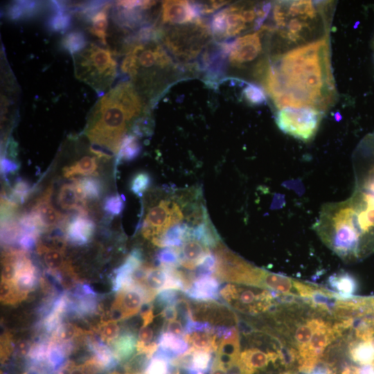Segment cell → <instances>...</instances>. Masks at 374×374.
<instances>
[{"label": "cell", "mask_w": 374, "mask_h": 374, "mask_svg": "<svg viewBox=\"0 0 374 374\" xmlns=\"http://www.w3.org/2000/svg\"><path fill=\"white\" fill-rule=\"evenodd\" d=\"M111 3H89L80 7V17L87 24L89 32L98 39L100 44L107 46L109 15L112 10Z\"/></svg>", "instance_id": "9a60e30c"}, {"label": "cell", "mask_w": 374, "mask_h": 374, "mask_svg": "<svg viewBox=\"0 0 374 374\" xmlns=\"http://www.w3.org/2000/svg\"><path fill=\"white\" fill-rule=\"evenodd\" d=\"M270 3L238 2L217 11L210 21V30L217 42L253 28H260L271 10Z\"/></svg>", "instance_id": "8992f818"}, {"label": "cell", "mask_w": 374, "mask_h": 374, "mask_svg": "<svg viewBox=\"0 0 374 374\" xmlns=\"http://www.w3.org/2000/svg\"><path fill=\"white\" fill-rule=\"evenodd\" d=\"M253 76L278 110L308 107L322 112L336 95L326 36L261 60Z\"/></svg>", "instance_id": "6da1fadb"}, {"label": "cell", "mask_w": 374, "mask_h": 374, "mask_svg": "<svg viewBox=\"0 0 374 374\" xmlns=\"http://www.w3.org/2000/svg\"><path fill=\"white\" fill-rule=\"evenodd\" d=\"M216 260L215 274L219 279L238 284L260 287L263 269L249 263L219 244L215 248Z\"/></svg>", "instance_id": "30bf717a"}, {"label": "cell", "mask_w": 374, "mask_h": 374, "mask_svg": "<svg viewBox=\"0 0 374 374\" xmlns=\"http://www.w3.org/2000/svg\"><path fill=\"white\" fill-rule=\"evenodd\" d=\"M155 1H118L112 5V18L118 29L134 30L153 25L150 10Z\"/></svg>", "instance_id": "7c38bea8"}, {"label": "cell", "mask_w": 374, "mask_h": 374, "mask_svg": "<svg viewBox=\"0 0 374 374\" xmlns=\"http://www.w3.org/2000/svg\"><path fill=\"white\" fill-rule=\"evenodd\" d=\"M72 180L82 206H87V200H96L100 197L103 186L96 178L91 176Z\"/></svg>", "instance_id": "484cf974"}, {"label": "cell", "mask_w": 374, "mask_h": 374, "mask_svg": "<svg viewBox=\"0 0 374 374\" xmlns=\"http://www.w3.org/2000/svg\"><path fill=\"white\" fill-rule=\"evenodd\" d=\"M18 168V164L15 163L13 161L6 158L1 159V170L4 175L14 172L15 171L17 170Z\"/></svg>", "instance_id": "bcb514c9"}, {"label": "cell", "mask_w": 374, "mask_h": 374, "mask_svg": "<svg viewBox=\"0 0 374 374\" xmlns=\"http://www.w3.org/2000/svg\"><path fill=\"white\" fill-rule=\"evenodd\" d=\"M324 3L312 1H277L272 8V17L278 36L288 44H298L313 38L317 29L326 27Z\"/></svg>", "instance_id": "277c9868"}, {"label": "cell", "mask_w": 374, "mask_h": 374, "mask_svg": "<svg viewBox=\"0 0 374 374\" xmlns=\"http://www.w3.org/2000/svg\"><path fill=\"white\" fill-rule=\"evenodd\" d=\"M329 283L335 290V293L343 298L351 297L356 289L353 276L344 271L330 276Z\"/></svg>", "instance_id": "f1b7e54d"}, {"label": "cell", "mask_w": 374, "mask_h": 374, "mask_svg": "<svg viewBox=\"0 0 374 374\" xmlns=\"http://www.w3.org/2000/svg\"><path fill=\"white\" fill-rule=\"evenodd\" d=\"M166 332L175 335L182 337L185 335V328L179 320L174 319L168 321L166 324Z\"/></svg>", "instance_id": "f6af8a7d"}, {"label": "cell", "mask_w": 374, "mask_h": 374, "mask_svg": "<svg viewBox=\"0 0 374 374\" xmlns=\"http://www.w3.org/2000/svg\"><path fill=\"white\" fill-rule=\"evenodd\" d=\"M179 290L172 289H166L160 291L157 296V302L161 307L168 305H176L178 301L181 299Z\"/></svg>", "instance_id": "60d3db41"}, {"label": "cell", "mask_w": 374, "mask_h": 374, "mask_svg": "<svg viewBox=\"0 0 374 374\" xmlns=\"http://www.w3.org/2000/svg\"><path fill=\"white\" fill-rule=\"evenodd\" d=\"M373 55H374V39H373Z\"/></svg>", "instance_id": "816d5d0a"}, {"label": "cell", "mask_w": 374, "mask_h": 374, "mask_svg": "<svg viewBox=\"0 0 374 374\" xmlns=\"http://www.w3.org/2000/svg\"><path fill=\"white\" fill-rule=\"evenodd\" d=\"M220 294L231 308L250 315L271 310L277 297L267 289L242 284H227L220 290Z\"/></svg>", "instance_id": "9c48e42d"}, {"label": "cell", "mask_w": 374, "mask_h": 374, "mask_svg": "<svg viewBox=\"0 0 374 374\" xmlns=\"http://www.w3.org/2000/svg\"><path fill=\"white\" fill-rule=\"evenodd\" d=\"M63 229L68 240L73 244H83L93 235L95 224L87 215L76 211V215L72 217L65 216Z\"/></svg>", "instance_id": "ac0fdd59"}, {"label": "cell", "mask_w": 374, "mask_h": 374, "mask_svg": "<svg viewBox=\"0 0 374 374\" xmlns=\"http://www.w3.org/2000/svg\"><path fill=\"white\" fill-rule=\"evenodd\" d=\"M188 238L198 240L208 249L215 248L220 243V236L208 216L194 226H191Z\"/></svg>", "instance_id": "4316f807"}, {"label": "cell", "mask_w": 374, "mask_h": 374, "mask_svg": "<svg viewBox=\"0 0 374 374\" xmlns=\"http://www.w3.org/2000/svg\"><path fill=\"white\" fill-rule=\"evenodd\" d=\"M118 331L119 327L116 321H109L103 326L102 337L107 341H111L117 336Z\"/></svg>", "instance_id": "ee69618b"}, {"label": "cell", "mask_w": 374, "mask_h": 374, "mask_svg": "<svg viewBox=\"0 0 374 374\" xmlns=\"http://www.w3.org/2000/svg\"><path fill=\"white\" fill-rule=\"evenodd\" d=\"M52 193L53 188L50 186L36 199L29 212L35 217L41 231H51L61 226L65 218V215L51 204L50 200Z\"/></svg>", "instance_id": "e0dca14e"}, {"label": "cell", "mask_w": 374, "mask_h": 374, "mask_svg": "<svg viewBox=\"0 0 374 374\" xmlns=\"http://www.w3.org/2000/svg\"><path fill=\"white\" fill-rule=\"evenodd\" d=\"M102 159L91 152L89 146L87 154L82 156L71 165L63 168V175L64 177L71 179L77 176H96L98 161Z\"/></svg>", "instance_id": "cb8c5ba5"}, {"label": "cell", "mask_w": 374, "mask_h": 374, "mask_svg": "<svg viewBox=\"0 0 374 374\" xmlns=\"http://www.w3.org/2000/svg\"><path fill=\"white\" fill-rule=\"evenodd\" d=\"M141 145L139 137L127 134L122 141L119 151L116 155V163L121 161H130L136 159L141 152Z\"/></svg>", "instance_id": "f546056e"}, {"label": "cell", "mask_w": 374, "mask_h": 374, "mask_svg": "<svg viewBox=\"0 0 374 374\" xmlns=\"http://www.w3.org/2000/svg\"><path fill=\"white\" fill-rule=\"evenodd\" d=\"M145 298H147L148 301L151 300L148 292L142 286L135 284L119 294L114 304V308L121 311L123 317L127 318L136 314L140 310Z\"/></svg>", "instance_id": "d6986e66"}, {"label": "cell", "mask_w": 374, "mask_h": 374, "mask_svg": "<svg viewBox=\"0 0 374 374\" xmlns=\"http://www.w3.org/2000/svg\"><path fill=\"white\" fill-rule=\"evenodd\" d=\"M169 364L165 358L155 355L147 366L145 374H168Z\"/></svg>", "instance_id": "b9f144b4"}, {"label": "cell", "mask_w": 374, "mask_h": 374, "mask_svg": "<svg viewBox=\"0 0 374 374\" xmlns=\"http://www.w3.org/2000/svg\"><path fill=\"white\" fill-rule=\"evenodd\" d=\"M38 251L43 254L44 262L50 269L56 271L65 266L62 249L48 248L41 244L38 246Z\"/></svg>", "instance_id": "d6a6232c"}, {"label": "cell", "mask_w": 374, "mask_h": 374, "mask_svg": "<svg viewBox=\"0 0 374 374\" xmlns=\"http://www.w3.org/2000/svg\"><path fill=\"white\" fill-rule=\"evenodd\" d=\"M191 226L185 222L175 224L151 241L159 247H179L188 238Z\"/></svg>", "instance_id": "d4e9b609"}, {"label": "cell", "mask_w": 374, "mask_h": 374, "mask_svg": "<svg viewBox=\"0 0 374 374\" xmlns=\"http://www.w3.org/2000/svg\"><path fill=\"white\" fill-rule=\"evenodd\" d=\"M57 202L64 210L76 211L82 207L87 208L82 205L73 182L61 186L57 195Z\"/></svg>", "instance_id": "1f68e13d"}, {"label": "cell", "mask_w": 374, "mask_h": 374, "mask_svg": "<svg viewBox=\"0 0 374 374\" xmlns=\"http://www.w3.org/2000/svg\"><path fill=\"white\" fill-rule=\"evenodd\" d=\"M322 118V112L308 107H286L279 109L276 123L284 133L304 142L315 136Z\"/></svg>", "instance_id": "8fae6325"}, {"label": "cell", "mask_w": 374, "mask_h": 374, "mask_svg": "<svg viewBox=\"0 0 374 374\" xmlns=\"http://www.w3.org/2000/svg\"><path fill=\"white\" fill-rule=\"evenodd\" d=\"M160 14L161 24L166 26L183 25L200 17L195 1H164Z\"/></svg>", "instance_id": "2e32d148"}, {"label": "cell", "mask_w": 374, "mask_h": 374, "mask_svg": "<svg viewBox=\"0 0 374 374\" xmlns=\"http://www.w3.org/2000/svg\"><path fill=\"white\" fill-rule=\"evenodd\" d=\"M84 366L73 368L70 371V374H84Z\"/></svg>", "instance_id": "681fc988"}, {"label": "cell", "mask_w": 374, "mask_h": 374, "mask_svg": "<svg viewBox=\"0 0 374 374\" xmlns=\"http://www.w3.org/2000/svg\"><path fill=\"white\" fill-rule=\"evenodd\" d=\"M103 46L87 42L72 54L75 78L103 95L112 87L118 74L114 50Z\"/></svg>", "instance_id": "5b68a950"}, {"label": "cell", "mask_w": 374, "mask_h": 374, "mask_svg": "<svg viewBox=\"0 0 374 374\" xmlns=\"http://www.w3.org/2000/svg\"><path fill=\"white\" fill-rule=\"evenodd\" d=\"M127 374H143V373H128Z\"/></svg>", "instance_id": "f907efd6"}, {"label": "cell", "mask_w": 374, "mask_h": 374, "mask_svg": "<svg viewBox=\"0 0 374 374\" xmlns=\"http://www.w3.org/2000/svg\"><path fill=\"white\" fill-rule=\"evenodd\" d=\"M135 337L132 334H126L121 337L116 344V355L118 359H125L130 357L136 348Z\"/></svg>", "instance_id": "836d02e7"}, {"label": "cell", "mask_w": 374, "mask_h": 374, "mask_svg": "<svg viewBox=\"0 0 374 374\" xmlns=\"http://www.w3.org/2000/svg\"><path fill=\"white\" fill-rule=\"evenodd\" d=\"M265 33L264 26L256 33L240 36L228 42V62L235 68H242L254 61L262 51V37Z\"/></svg>", "instance_id": "5bb4252c"}, {"label": "cell", "mask_w": 374, "mask_h": 374, "mask_svg": "<svg viewBox=\"0 0 374 374\" xmlns=\"http://www.w3.org/2000/svg\"><path fill=\"white\" fill-rule=\"evenodd\" d=\"M296 280L288 276L263 270L260 287L276 293L296 298Z\"/></svg>", "instance_id": "7402d4cb"}, {"label": "cell", "mask_w": 374, "mask_h": 374, "mask_svg": "<svg viewBox=\"0 0 374 374\" xmlns=\"http://www.w3.org/2000/svg\"><path fill=\"white\" fill-rule=\"evenodd\" d=\"M150 108L128 80H121L91 108L84 134L91 144L117 155L124 137Z\"/></svg>", "instance_id": "7a4b0ae2"}, {"label": "cell", "mask_w": 374, "mask_h": 374, "mask_svg": "<svg viewBox=\"0 0 374 374\" xmlns=\"http://www.w3.org/2000/svg\"><path fill=\"white\" fill-rule=\"evenodd\" d=\"M183 219L182 209L177 203L162 199L148 210L142 224V235L152 240L172 226L181 223Z\"/></svg>", "instance_id": "4fadbf2b"}, {"label": "cell", "mask_w": 374, "mask_h": 374, "mask_svg": "<svg viewBox=\"0 0 374 374\" xmlns=\"http://www.w3.org/2000/svg\"><path fill=\"white\" fill-rule=\"evenodd\" d=\"M184 339L189 345V350L216 352L219 340L216 336L209 332H193L185 334Z\"/></svg>", "instance_id": "83f0119b"}, {"label": "cell", "mask_w": 374, "mask_h": 374, "mask_svg": "<svg viewBox=\"0 0 374 374\" xmlns=\"http://www.w3.org/2000/svg\"><path fill=\"white\" fill-rule=\"evenodd\" d=\"M157 260L162 267H179V247H164L158 252Z\"/></svg>", "instance_id": "d590c367"}, {"label": "cell", "mask_w": 374, "mask_h": 374, "mask_svg": "<svg viewBox=\"0 0 374 374\" xmlns=\"http://www.w3.org/2000/svg\"><path fill=\"white\" fill-rule=\"evenodd\" d=\"M355 189L350 196L364 211L374 216V133L364 136L353 155Z\"/></svg>", "instance_id": "ba28073f"}, {"label": "cell", "mask_w": 374, "mask_h": 374, "mask_svg": "<svg viewBox=\"0 0 374 374\" xmlns=\"http://www.w3.org/2000/svg\"><path fill=\"white\" fill-rule=\"evenodd\" d=\"M75 335V328L73 326H67L62 330L60 339L62 340H69Z\"/></svg>", "instance_id": "c3c4849f"}, {"label": "cell", "mask_w": 374, "mask_h": 374, "mask_svg": "<svg viewBox=\"0 0 374 374\" xmlns=\"http://www.w3.org/2000/svg\"><path fill=\"white\" fill-rule=\"evenodd\" d=\"M213 361L212 353L204 350H193L190 368L207 373L208 371L212 368Z\"/></svg>", "instance_id": "8d00e7d4"}, {"label": "cell", "mask_w": 374, "mask_h": 374, "mask_svg": "<svg viewBox=\"0 0 374 374\" xmlns=\"http://www.w3.org/2000/svg\"><path fill=\"white\" fill-rule=\"evenodd\" d=\"M160 314L167 321L177 319L179 314L176 305H168L163 308Z\"/></svg>", "instance_id": "7dc6e473"}, {"label": "cell", "mask_w": 374, "mask_h": 374, "mask_svg": "<svg viewBox=\"0 0 374 374\" xmlns=\"http://www.w3.org/2000/svg\"><path fill=\"white\" fill-rule=\"evenodd\" d=\"M87 42L84 35L80 30H73L66 35L62 41V46L72 54L82 49Z\"/></svg>", "instance_id": "74e56055"}, {"label": "cell", "mask_w": 374, "mask_h": 374, "mask_svg": "<svg viewBox=\"0 0 374 374\" xmlns=\"http://www.w3.org/2000/svg\"><path fill=\"white\" fill-rule=\"evenodd\" d=\"M151 184V175L146 171H139L131 178L130 189L136 196L141 197Z\"/></svg>", "instance_id": "e575fe53"}, {"label": "cell", "mask_w": 374, "mask_h": 374, "mask_svg": "<svg viewBox=\"0 0 374 374\" xmlns=\"http://www.w3.org/2000/svg\"><path fill=\"white\" fill-rule=\"evenodd\" d=\"M121 70L151 107L181 69L157 37H134L123 50Z\"/></svg>", "instance_id": "3957f363"}, {"label": "cell", "mask_w": 374, "mask_h": 374, "mask_svg": "<svg viewBox=\"0 0 374 374\" xmlns=\"http://www.w3.org/2000/svg\"><path fill=\"white\" fill-rule=\"evenodd\" d=\"M242 96L247 103L252 105L263 104L266 100L264 89L254 84H249L244 87L242 91Z\"/></svg>", "instance_id": "f35d334b"}, {"label": "cell", "mask_w": 374, "mask_h": 374, "mask_svg": "<svg viewBox=\"0 0 374 374\" xmlns=\"http://www.w3.org/2000/svg\"><path fill=\"white\" fill-rule=\"evenodd\" d=\"M168 278V272L163 267H152L148 270L143 287L152 296L163 290Z\"/></svg>", "instance_id": "4dcf8cb0"}, {"label": "cell", "mask_w": 374, "mask_h": 374, "mask_svg": "<svg viewBox=\"0 0 374 374\" xmlns=\"http://www.w3.org/2000/svg\"><path fill=\"white\" fill-rule=\"evenodd\" d=\"M229 1H195L199 15H205L213 13L215 10L221 8L228 4Z\"/></svg>", "instance_id": "7bdbcfd3"}, {"label": "cell", "mask_w": 374, "mask_h": 374, "mask_svg": "<svg viewBox=\"0 0 374 374\" xmlns=\"http://www.w3.org/2000/svg\"><path fill=\"white\" fill-rule=\"evenodd\" d=\"M125 198L118 194L107 197L103 204L104 210L109 215H118L125 206Z\"/></svg>", "instance_id": "ab89813d"}, {"label": "cell", "mask_w": 374, "mask_h": 374, "mask_svg": "<svg viewBox=\"0 0 374 374\" xmlns=\"http://www.w3.org/2000/svg\"><path fill=\"white\" fill-rule=\"evenodd\" d=\"M158 346L159 349L156 355L163 357L170 362L189 349V345L183 337L168 332L161 334L158 339Z\"/></svg>", "instance_id": "603a6c76"}, {"label": "cell", "mask_w": 374, "mask_h": 374, "mask_svg": "<svg viewBox=\"0 0 374 374\" xmlns=\"http://www.w3.org/2000/svg\"><path fill=\"white\" fill-rule=\"evenodd\" d=\"M220 283L217 278L205 276L195 279L184 293L195 301H213L220 299Z\"/></svg>", "instance_id": "ffe728a7"}, {"label": "cell", "mask_w": 374, "mask_h": 374, "mask_svg": "<svg viewBox=\"0 0 374 374\" xmlns=\"http://www.w3.org/2000/svg\"><path fill=\"white\" fill-rule=\"evenodd\" d=\"M209 252L210 249L198 240L187 238L179 247L180 266L194 270Z\"/></svg>", "instance_id": "44dd1931"}, {"label": "cell", "mask_w": 374, "mask_h": 374, "mask_svg": "<svg viewBox=\"0 0 374 374\" xmlns=\"http://www.w3.org/2000/svg\"><path fill=\"white\" fill-rule=\"evenodd\" d=\"M157 27L159 41L181 62H188L202 54L213 37L209 25L201 17L183 25Z\"/></svg>", "instance_id": "52a82bcc"}]
</instances>
